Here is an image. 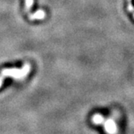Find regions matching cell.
I'll return each instance as SVG.
<instances>
[{
  "label": "cell",
  "mask_w": 134,
  "mask_h": 134,
  "mask_svg": "<svg viewBox=\"0 0 134 134\" xmlns=\"http://www.w3.org/2000/svg\"><path fill=\"white\" fill-rule=\"evenodd\" d=\"M105 119L100 114H95L92 116V122L94 124H103Z\"/></svg>",
  "instance_id": "3"
},
{
  "label": "cell",
  "mask_w": 134,
  "mask_h": 134,
  "mask_svg": "<svg viewBox=\"0 0 134 134\" xmlns=\"http://www.w3.org/2000/svg\"><path fill=\"white\" fill-rule=\"evenodd\" d=\"M33 3V0H26V5L27 7H30Z\"/></svg>",
  "instance_id": "5"
},
{
  "label": "cell",
  "mask_w": 134,
  "mask_h": 134,
  "mask_svg": "<svg viewBox=\"0 0 134 134\" xmlns=\"http://www.w3.org/2000/svg\"><path fill=\"white\" fill-rule=\"evenodd\" d=\"M45 17V12L42 10H39L36 12H35L33 15H31V19L34 20V19H38V20H41V19H44Z\"/></svg>",
  "instance_id": "4"
},
{
  "label": "cell",
  "mask_w": 134,
  "mask_h": 134,
  "mask_svg": "<svg viewBox=\"0 0 134 134\" xmlns=\"http://www.w3.org/2000/svg\"><path fill=\"white\" fill-rule=\"evenodd\" d=\"M103 126L105 130H106V132L108 134H116L118 132L116 123L112 119H108L106 120H104Z\"/></svg>",
  "instance_id": "2"
},
{
  "label": "cell",
  "mask_w": 134,
  "mask_h": 134,
  "mask_svg": "<svg viewBox=\"0 0 134 134\" xmlns=\"http://www.w3.org/2000/svg\"><path fill=\"white\" fill-rule=\"evenodd\" d=\"M133 17H134V12H133Z\"/></svg>",
  "instance_id": "6"
},
{
  "label": "cell",
  "mask_w": 134,
  "mask_h": 134,
  "mask_svg": "<svg viewBox=\"0 0 134 134\" xmlns=\"http://www.w3.org/2000/svg\"><path fill=\"white\" fill-rule=\"evenodd\" d=\"M30 71V65H24L22 69H7L2 71L0 75V88H1L5 77H12L17 80H21L25 78Z\"/></svg>",
  "instance_id": "1"
}]
</instances>
